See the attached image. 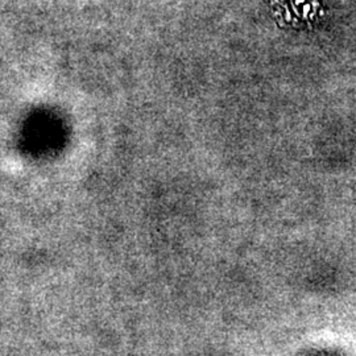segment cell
<instances>
[{
    "label": "cell",
    "instance_id": "6da1fadb",
    "mask_svg": "<svg viewBox=\"0 0 356 356\" xmlns=\"http://www.w3.org/2000/svg\"><path fill=\"white\" fill-rule=\"evenodd\" d=\"M275 16L284 24L302 28L318 20L323 0H270Z\"/></svg>",
    "mask_w": 356,
    "mask_h": 356
}]
</instances>
